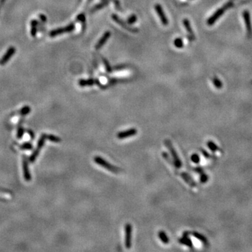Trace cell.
Returning <instances> with one entry per match:
<instances>
[{
	"mask_svg": "<svg viewBox=\"0 0 252 252\" xmlns=\"http://www.w3.org/2000/svg\"><path fill=\"white\" fill-rule=\"evenodd\" d=\"M93 160L94 161H95V163L101 166V167H104L105 169H107V170L109 171V172H112L116 174V173H118L122 171V169H120V167H116V166L110 164L108 161L105 160V159H103L102 157H100V156H95Z\"/></svg>",
	"mask_w": 252,
	"mask_h": 252,
	"instance_id": "6da1fadb",
	"label": "cell"
},
{
	"mask_svg": "<svg viewBox=\"0 0 252 252\" xmlns=\"http://www.w3.org/2000/svg\"><path fill=\"white\" fill-rule=\"evenodd\" d=\"M164 142H165V144L166 147L168 149V150L170 151V154L171 155H172L173 161H174V167L177 168V169L181 168L182 167V162H181V160H180V158H179V156H178L175 149H174V147H173L172 142L167 139H166Z\"/></svg>",
	"mask_w": 252,
	"mask_h": 252,
	"instance_id": "7a4b0ae2",
	"label": "cell"
},
{
	"mask_svg": "<svg viewBox=\"0 0 252 252\" xmlns=\"http://www.w3.org/2000/svg\"><path fill=\"white\" fill-rule=\"evenodd\" d=\"M47 139V134H42V135L41 136V137H40L39 140L38 142V144H37V147H36V150L34 151V153L32 154V156H30V161L31 162H34V160H36V157H37L39 154L40 151H41V148L43 147V144H44L45 141H46V139Z\"/></svg>",
	"mask_w": 252,
	"mask_h": 252,
	"instance_id": "3957f363",
	"label": "cell"
},
{
	"mask_svg": "<svg viewBox=\"0 0 252 252\" xmlns=\"http://www.w3.org/2000/svg\"><path fill=\"white\" fill-rule=\"evenodd\" d=\"M74 28H75L74 25L70 24L67 25L66 27H65V28H59V29L52 30V31L50 32L49 35L50 36H52V37H54V36H58V35L63 34L64 33L70 32L73 31V30H74Z\"/></svg>",
	"mask_w": 252,
	"mask_h": 252,
	"instance_id": "277c9868",
	"label": "cell"
},
{
	"mask_svg": "<svg viewBox=\"0 0 252 252\" xmlns=\"http://www.w3.org/2000/svg\"><path fill=\"white\" fill-rule=\"evenodd\" d=\"M125 245L127 249H130L132 245V227L130 223H126L125 227Z\"/></svg>",
	"mask_w": 252,
	"mask_h": 252,
	"instance_id": "5b68a950",
	"label": "cell"
},
{
	"mask_svg": "<svg viewBox=\"0 0 252 252\" xmlns=\"http://www.w3.org/2000/svg\"><path fill=\"white\" fill-rule=\"evenodd\" d=\"M112 19H113L114 21L116 22V23H118V24L119 25H120V26H121L122 28H123L124 29L127 30V31H130V32H132V33H136V32H138V30H137V28H132V27L128 26V25L126 24L125 22L123 21L122 20L120 19V18L117 16V15L113 14L112 16Z\"/></svg>",
	"mask_w": 252,
	"mask_h": 252,
	"instance_id": "8992f818",
	"label": "cell"
},
{
	"mask_svg": "<svg viewBox=\"0 0 252 252\" xmlns=\"http://www.w3.org/2000/svg\"><path fill=\"white\" fill-rule=\"evenodd\" d=\"M243 18L244 21L245 26H246V30L247 32V34L249 37H251L252 36V27L251 23V18H250L249 12L248 11H244L243 12Z\"/></svg>",
	"mask_w": 252,
	"mask_h": 252,
	"instance_id": "52a82bcc",
	"label": "cell"
},
{
	"mask_svg": "<svg viewBox=\"0 0 252 252\" xmlns=\"http://www.w3.org/2000/svg\"><path fill=\"white\" fill-rule=\"evenodd\" d=\"M154 8H155L156 13H157L158 15V16H159L160 19V21H161V23H162V24L163 25H168V20H167V17H166V16H165V14L163 8H162V6H160V4H155Z\"/></svg>",
	"mask_w": 252,
	"mask_h": 252,
	"instance_id": "ba28073f",
	"label": "cell"
},
{
	"mask_svg": "<svg viewBox=\"0 0 252 252\" xmlns=\"http://www.w3.org/2000/svg\"><path fill=\"white\" fill-rule=\"evenodd\" d=\"M137 133V130L136 128H131L130 130H127L125 131H122V132H118L117 133V138L119 139H123L127 138V137H132L134 136Z\"/></svg>",
	"mask_w": 252,
	"mask_h": 252,
	"instance_id": "9c48e42d",
	"label": "cell"
},
{
	"mask_svg": "<svg viewBox=\"0 0 252 252\" xmlns=\"http://www.w3.org/2000/svg\"><path fill=\"white\" fill-rule=\"evenodd\" d=\"M15 53H16V48L14 47H10L7 50L6 53L3 55V57L0 60V65H4L6 63H7V62L12 58V56L14 55Z\"/></svg>",
	"mask_w": 252,
	"mask_h": 252,
	"instance_id": "30bf717a",
	"label": "cell"
},
{
	"mask_svg": "<svg viewBox=\"0 0 252 252\" xmlns=\"http://www.w3.org/2000/svg\"><path fill=\"white\" fill-rule=\"evenodd\" d=\"M189 232H185L183 235V237L179 240V242L182 244L186 245V246H189V248L192 249L193 247V244L192 242V240H191V238H189Z\"/></svg>",
	"mask_w": 252,
	"mask_h": 252,
	"instance_id": "8fae6325",
	"label": "cell"
},
{
	"mask_svg": "<svg viewBox=\"0 0 252 252\" xmlns=\"http://www.w3.org/2000/svg\"><path fill=\"white\" fill-rule=\"evenodd\" d=\"M111 36V32H110L107 31L105 32V34H103V36H102V37L100 38V39L99 40L98 42L97 43V44L95 45V48H96L97 50L100 49V48H102V46H104V45L105 44V43L108 41V39Z\"/></svg>",
	"mask_w": 252,
	"mask_h": 252,
	"instance_id": "7c38bea8",
	"label": "cell"
},
{
	"mask_svg": "<svg viewBox=\"0 0 252 252\" xmlns=\"http://www.w3.org/2000/svg\"><path fill=\"white\" fill-rule=\"evenodd\" d=\"M23 172H24V178L26 181H30L31 180V175L29 171V165H28V161L26 158V156L23 157Z\"/></svg>",
	"mask_w": 252,
	"mask_h": 252,
	"instance_id": "4fadbf2b",
	"label": "cell"
},
{
	"mask_svg": "<svg viewBox=\"0 0 252 252\" xmlns=\"http://www.w3.org/2000/svg\"><path fill=\"white\" fill-rule=\"evenodd\" d=\"M179 175L181 176V178L184 179L185 182H186V184H189L190 186H191V187H197V184H196V183L193 180L191 176H189L187 173L184 172H179Z\"/></svg>",
	"mask_w": 252,
	"mask_h": 252,
	"instance_id": "5bb4252c",
	"label": "cell"
},
{
	"mask_svg": "<svg viewBox=\"0 0 252 252\" xmlns=\"http://www.w3.org/2000/svg\"><path fill=\"white\" fill-rule=\"evenodd\" d=\"M183 24H184L185 28H186V31H187L188 34H189L190 40H192V41H193V40L196 39L194 33H193L192 28H191V23H190L189 20L184 19V21H183Z\"/></svg>",
	"mask_w": 252,
	"mask_h": 252,
	"instance_id": "9a60e30c",
	"label": "cell"
},
{
	"mask_svg": "<svg viewBox=\"0 0 252 252\" xmlns=\"http://www.w3.org/2000/svg\"><path fill=\"white\" fill-rule=\"evenodd\" d=\"M78 84L80 86H91V85H95V84H100L99 81L96 79H81L78 81Z\"/></svg>",
	"mask_w": 252,
	"mask_h": 252,
	"instance_id": "2e32d148",
	"label": "cell"
},
{
	"mask_svg": "<svg viewBox=\"0 0 252 252\" xmlns=\"http://www.w3.org/2000/svg\"><path fill=\"white\" fill-rule=\"evenodd\" d=\"M192 235L193 237H195L196 238H197L198 240H200V241L201 242H202L204 244H208L207 239L204 235L200 234V233H198L197 232H193Z\"/></svg>",
	"mask_w": 252,
	"mask_h": 252,
	"instance_id": "e0dca14e",
	"label": "cell"
},
{
	"mask_svg": "<svg viewBox=\"0 0 252 252\" xmlns=\"http://www.w3.org/2000/svg\"><path fill=\"white\" fill-rule=\"evenodd\" d=\"M158 237L160 238V240H161V242H162V243L164 244H168L169 242V238L167 236V234L165 233V232H164L163 231H160L158 233Z\"/></svg>",
	"mask_w": 252,
	"mask_h": 252,
	"instance_id": "ac0fdd59",
	"label": "cell"
},
{
	"mask_svg": "<svg viewBox=\"0 0 252 252\" xmlns=\"http://www.w3.org/2000/svg\"><path fill=\"white\" fill-rule=\"evenodd\" d=\"M207 145L208 148H209L212 152H215V151L220 150V149L218 147V146L216 145L214 142H211V141H209V142H207Z\"/></svg>",
	"mask_w": 252,
	"mask_h": 252,
	"instance_id": "d6986e66",
	"label": "cell"
},
{
	"mask_svg": "<svg viewBox=\"0 0 252 252\" xmlns=\"http://www.w3.org/2000/svg\"><path fill=\"white\" fill-rule=\"evenodd\" d=\"M212 81H213V83H214V85H215V87H216V88L220 89V88H222V86H223L222 82H221V81L218 79V78L216 76H214V78H212Z\"/></svg>",
	"mask_w": 252,
	"mask_h": 252,
	"instance_id": "ffe728a7",
	"label": "cell"
},
{
	"mask_svg": "<svg viewBox=\"0 0 252 252\" xmlns=\"http://www.w3.org/2000/svg\"><path fill=\"white\" fill-rule=\"evenodd\" d=\"M47 139H48L49 141H51L53 142H61V139L60 137H57V136H54L53 134H49V135H47Z\"/></svg>",
	"mask_w": 252,
	"mask_h": 252,
	"instance_id": "44dd1931",
	"label": "cell"
},
{
	"mask_svg": "<svg viewBox=\"0 0 252 252\" xmlns=\"http://www.w3.org/2000/svg\"><path fill=\"white\" fill-rule=\"evenodd\" d=\"M109 2V0H107H107H106V1H103V2H102V3H101V4H97V6H95V7L92 8V11H97V10H99V9H100V8H103L104 6H105L106 5L108 4Z\"/></svg>",
	"mask_w": 252,
	"mask_h": 252,
	"instance_id": "7402d4cb",
	"label": "cell"
},
{
	"mask_svg": "<svg viewBox=\"0 0 252 252\" xmlns=\"http://www.w3.org/2000/svg\"><path fill=\"white\" fill-rule=\"evenodd\" d=\"M174 46H175L176 48H181L184 46V42H183L182 39H181V38H176V39L174 40Z\"/></svg>",
	"mask_w": 252,
	"mask_h": 252,
	"instance_id": "603a6c76",
	"label": "cell"
},
{
	"mask_svg": "<svg viewBox=\"0 0 252 252\" xmlns=\"http://www.w3.org/2000/svg\"><path fill=\"white\" fill-rule=\"evenodd\" d=\"M162 157H163L165 158V160H167V162L171 165H172L173 167H174V161H173L170 158V157H169V156L168 155V154H167L166 152H163L162 154Z\"/></svg>",
	"mask_w": 252,
	"mask_h": 252,
	"instance_id": "cb8c5ba5",
	"label": "cell"
},
{
	"mask_svg": "<svg viewBox=\"0 0 252 252\" xmlns=\"http://www.w3.org/2000/svg\"><path fill=\"white\" fill-rule=\"evenodd\" d=\"M208 179H209V176H208L207 174H206L204 172H202L201 173V174H200V182L202 183V184L206 183L207 181H208Z\"/></svg>",
	"mask_w": 252,
	"mask_h": 252,
	"instance_id": "d4e9b609",
	"label": "cell"
},
{
	"mask_svg": "<svg viewBox=\"0 0 252 252\" xmlns=\"http://www.w3.org/2000/svg\"><path fill=\"white\" fill-rule=\"evenodd\" d=\"M191 161H192L193 163H196V164L199 163L200 161V158L199 155H198V154H193V155L191 156Z\"/></svg>",
	"mask_w": 252,
	"mask_h": 252,
	"instance_id": "484cf974",
	"label": "cell"
},
{
	"mask_svg": "<svg viewBox=\"0 0 252 252\" xmlns=\"http://www.w3.org/2000/svg\"><path fill=\"white\" fill-rule=\"evenodd\" d=\"M36 21H33L32 22V36H34L35 35H36Z\"/></svg>",
	"mask_w": 252,
	"mask_h": 252,
	"instance_id": "4316f807",
	"label": "cell"
},
{
	"mask_svg": "<svg viewBox=\"0 0 252 252\" xmlns=\"http://www.w3.org/2000/svg\"><path fill=\"white\" fill-rule=\"evenodd\" d=\"M20 148L21 149H24V150H30L32 149V145L30 143H25L23 145L20 146Z\"/></svg>",
	"mask_w": 252,
	"mask_h": 252,
	"instance_id": "83f0119b",
	"label": "cell"
},
{
	"mask_svg": "<svg viewBox=\"0 0 252 252\" xmlns=\"http://www.w3.org/2000/svg\"><path fill=\"white\" fill-rule=\"evenodd\" d=\"M30 112V108L29 107H25L23 109H21V111L20 112V114L21 115H26V114H29Z\"/></svg>",
	"mask_w": 252,
	"mask_h": 252,
	"instance_id": "f1b7e54d",
	"label": "cell"
},
{
	"mask_svg": "<svg viewBox=\"0 0 252 252\" xmlns=\"http://www.w3.org/2000/svg\"><path fill=\"white\" fill-rule=\"evenodd\" d=\"M137 21V16L135 15H132V16L129 17V18L127 19V22H128L129 24H132V23H135Z\"/></svg>",
	"mask_w": 252,
	"mask_h": 252,
	"instance_id": "f546056e",
	"label": "cell"
},
{
	"mask_svg": "<svg viewBox=\"0 0 252 252\" xmlns=\"http://www.w3.org/2000/svg\"><path fill=\"white\" fill-rule=\"evenodd\" d=\"M23 133H24V129L23 127H20L18 130V134H17V137L18 139H21L23 137Z\"/></svg>",
	"mask_w": 252,
	"mask_h": 252,
	"instance_id": "4dcf8cb0",
	"label": "cell"
},
{
	"mask_svg": "<svg viewBox=\"0 0 252 252\" xmlns=\"http://www.w3.org/2000/svg\"><path fill=\"white\" fill-rule=\"evenodd\" d=\"M103 61H104V64H105V67H106V70H107V72H112V68H111V67L109 66L108 62H107V60H106L105 58H103Z\"/></svg>",
	"mask_w": 252,
	"mask_h": 252,
	"instance_id": "1f68e13d",
	"label": "cell"
},
{
	"mask_svg": "<svg viewBox=\"0 0 252 252\" xmlns=\"http://www.w3.org/2000/svg\"><path fill=\"white\" fill-rule=\"evenodd\" d=\"M201 152L202 153L203 155H204V157L207 158H211V156L210 155L209 153H207V151L204 150V149H201Z\"/></svg>",
	"mask_w": 252,
	"mask_h": 252,
	"instance_id": "d6a6232c",
	"label": "cell"
},
{
	"mask_svg": "<svg viewBox=\"0 0 252 252\" xmlns=\"http://www.w3.org/2000/svg\"><path fill=\"white\" fill-rule=\"evenodd\" d=\"M193 169H194L195 171H196V172H198V174H201V173L204 172V170H203L202 167H194L193 168Z\"/></svg>",
	"mask_w": 252,
	"mask_h": 252,
	"instance_id": "836d02e7",
	"label": "cell"
}]
</instances>
